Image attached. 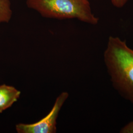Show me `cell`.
<instances>
[{
  "mask_svg": "<svg viewBox=\"0 0 133 133\" xmlns=\"http://www.w3.org/2000/svg\"><path fill=\"white\" fill-rule=\"evenodd\" d=\"M104 60L114 88L133 104V49L126 40L110 36Z\"/></svg>",
  "mask_w": 133,
  "mask_h": 133,
  "instance_id": "1",
  "label": "cell"
},
{
  "mask_svg": "<svg viewBox=\"0 0 133 133\" xmlns=\"http://www.w3.org/2000/svg\"><path fill=\"white\" fill-rule=\"evenodd\" d=\"M26 5L45 18L76 19L94 25L99 21L88 0H27Z\"/></svg>",
  "mask_w": 133,
  "mask_h": 133,
  "instance_id": "2",
  "label": "cell"
},
{
  "mask_svg": "<svg viewBox=\"0 0 133 133\" xmlns=\"http://www.w3.org/2000/svg\"><path fill=\"white\" fill-rule=\"evenodd\" d=\"M69 96L68 92H63L57 97L52 109L46 116L34 123L16 124V132L18 133H56L58 115Z\"/></svg>",
  "mask_w": 133,
  "mask_h": 133,
  "instance_id": "3",
  "label": "cell"
},
{
  "mask_svg": "<svg viewBox=\"0 0 133 133\" xmlns=\"http://www.w3.org/2000/svg\"><path fill=\"white\" fill-rule=\"evenodd\" d=\"M21 91L12 86L0 85V113L10 108L20 98Z\"/></svg>",
  "mask_w": 133,
  "mask_h": 133,
  "instance_id": "4",
  "label": "cell"
},
{
  "mask_svg": "<svg viewBox=\"0 0 133 133\" xmlns=\"http://www.w3.org/2000/svg\"><path fill=\"white\" fill-rule=\"evenodd\" d=\"M12 15L10 0H0V23H9Z\"/></svg>",
  "mask_w": 133,
  "mask_h": 133,
  "instance_id": "5",
  "label": "cell"
},
{
  "mask_svg": "<svg viewBox=\"0 0 133 133\" xmlns=\"http://www.w3.org/2000/svg\"><path fill=\"white\" fill-rule=\"evenodd\" d=\"M130 0H110L112 5L116 8L121 9L126 5Z\"/></svg>",
  "mask_w": 133,
  "mask_h": 133,
  "instance_id": "6",
  "label": "cell"
},
{
  "mask_svg": "<svg viewBox=\"0 0 133 133\" xmlns=\"http://www.w3.org/2000/svg\"><path fill=\"white\" fill-rule=\"evenodd\" d=\"M121 133H133V121L126 124L120 130Z\"/></svg>",
  "mask_w": 133,
  "mask_h": 133,
  "instance_id": "7",
  "label": "cell"
}]
</instances>
